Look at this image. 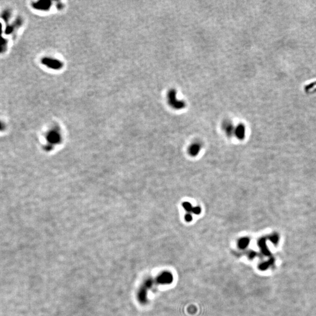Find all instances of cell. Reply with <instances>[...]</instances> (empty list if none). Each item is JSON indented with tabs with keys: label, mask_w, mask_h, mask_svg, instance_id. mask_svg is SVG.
<instances>
[{
	"label": "cell",
	"mask_w": 316,
	"mask_h": 316,
	"mask_svg": "<svg viewBox=\"0 0 316 316\" xmlns=\"http://www.w3.org/2000/svg\"><path fill=\"white\" fill-rule=\"evenodd\" d=\"M173 277L171 273L169 272H164L159 275L156 279V281L159 284H170L173 282Z\"/></svg>",
	"instance_id": "7a4b0ae2"
},
{
	"label": "cell",
	"mask_w": 316,
	"mask_h": 316,
	"mask_svg": "<svg viewBox=\"0 0 316 316\" xmlns=\"http://www.w3.org/2000/svg\"><path fill=\"white\" fill-rule=\"evenodd\" d=\"M222 129L224 130V131H225V132L226 133V134L228 137H231L234 134L235 128H234L233 124L231 121H224L222 123Z\"/></svg>",
	"instance_id": "3957f363"
},
{
	"label": "cell",
	"mask_w": 316,
	"mask_h": 316,
	"mask_svg": "<svg viewBox=\"0 0 316 316\" xmlns=\"http://www.w3.org/2000/svg\"><path fill=\"white\" fill-rule=\"evenodd\" d=\"M249 243V240L248 238H242L238 241V247L240 249H245L247 247Z\"/></svg>",
	"instance_id": "8992f818"
},
{
	"label": "cell",
	"mask_w": 316,
	"mask_h": 316,
	"mask_svg": "<svg viewBox=\"0 0 316 316\" xmlns=\"http://www.w3.org/2000/svg\"><path fill=\"white\" fill-rule=\"evenodd\" d=\"M192 212L194 214L199 215L201 212V209L200 207H195L193 208Z\"/></svg>",
	"instance_id": "ba28073f"
},
{
	"label": "cell",
	"mask_w": 316,
	"mask_h": 316,
	"mask_svg": "<svg viewBox=\"0 0 316 316\" xmlns=\"http://www.w3.org/2000/svg\"><path fill=\"white\" fill-rule=\"evenodd\" d=\"M167 102L169 105L175 110H181L186 107V103L177 98V92L176 90H170L167 93Z\"/></svg>",
	"instance_id": "6da1fadb"
},
{
	"label": "cell",
	"mask_w": 316,
	"mask_h": 316,
	"mask_svg": "<svg viewBox=\"0 0 316 316\" xmlns=\"http://www.w3.org/2000/svg\"><path fill=\"white\" fill-rule=\"evenodd\" d=\"M185 219L187 222H190L192 221L193 217L192 214L190 213H187L185 215Z\"/></svg>",
	"instance_id": "9c48e42d"
},
{
	"label": "cell",
	"mask_w": 316,
	"mask_h": 316,
	"mask_svg": "<svg viewBox=\"0 0 316 316\" xmlns=\"http://www.w3.org/2000/svg\"><path fill=\"white\" fill-rule=\"evenodd\" d=\"M201 145L199 143H194L189 148V152L190 155L193 156H195L198 155L200 151Z\"/></svg>",
	"instance_id": "5b68a950"
},
{
	"label": "cell",
	"mask_w": 316,
	"mask_h": 316,
	"mask_svg": "<svg viewBox=\"0 0 316 316\" xmlns=\"http://www.w3.org/2000/svg\"><path fill=\"white\" fill-rule=\"evenodd\" d=\"M234 134L239 139H243L245 135V128L243 124H238L235 128Z\"/></svg>",
	"instance_id": "277c9868"
},
{
	"label": "cell",
	"mask_w": 316,
	"mask_h": 316,
	"mask_svg": "<svg viewBox=\"0 0 316 316\" xmlns=\"http://www.w3.org/2000/svg\"><path fill=\"white\" fill-rule=\"evenodd\" d=\"M183 207L185 208L186 211H187L189 213L192 211L193 208L192 207V205L190 203H189V202H185V203H183Z\"/></svg>",
	"instance_id": "52a82bcc"
}]
</instances>
